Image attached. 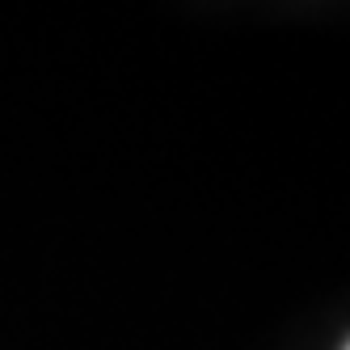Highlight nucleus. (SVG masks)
Instances as JSON below:
<instances>
[{
    "label": "nucleus",
    "instance_id": "obj_1",
    "mask_svg": "<svg viewBox=\"0 0 350 350\" xmlns=\"http://www.w3.org/2000/svg\"><path fill=\"white\" fill-rule=\"evenodd\" d=\"M342 350H350V342H346V346H342Z\"/></svg>",
    "mask_w": 350,
    "mask_h": 350
}]
</instances>
